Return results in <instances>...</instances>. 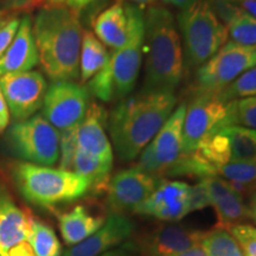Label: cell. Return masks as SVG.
<instances>
[{"mask_svg":"<svg viewBox=\"0 0 256 256\" xmlns=\"http://www.w3.org/2000/svg\"><path fill=\"white\" fill-rule=\"evenodd\" d=\"M174 92H144L119 101L108 116L112 146L121 162L136 159L174 110Z\"/></svg>","mask_w":256,"mask_h":256,"instance_id":"6da1fadb","label":"cell"},{"mask_svg":"<svg viewBox=\"0 0 256 256\" xmlns=\"http://www.w3.org/2000/svg\"><path fill=\"white\" fill-rule=\"evenodd\" d=\"M40 63L52 82L80 78L82 25L78 12L66 5H44L32 22Z\"/></svg>","mask_w":256,"mask_h":256,"instance_id":"7a4b0ae2","label":"cell"},{"mask_svg":"<svg viewBox=\"0 0 256 256\" xmlns=\"http://www.w3.org/2000/svg\"><path fill=\"white\" fill-rule=\"evenodd\" d=\"M142 56L145 78L142 92H174L184 76V54L174 17L168 8L152 5L144 14Z\"/></svg>","mask_w":256,"mask_h":256,"instance_id":"3957f363","label":"cell"},{"mask_svg":"<svg viewBox=\"0 0 256 256\" xmlns=\"http://www.w3.org/2000/svg\"><path fill=\"white\" fill-rule=\"evenodd\" d=\"M130 34L122 48L114 50L106 66L88 81L87 89L102 102L121 101L136 87L142 64L145 22L142 8L128 2Z\"/></svg>","mask_w":256,"mask_h":256,"instance_id":"277c9868","label":"cell"},{"mask_svg":"<svg viewBox=\"0 0 256 256\" xmlns=\"http://www.w3.org/2000/svg\"><path fill=\"white\" fill-rule=\"evenodd\" d=\"M11 177L22 197L40 208L72 203L90 191V184L74 171L18 162L11 166Z\"/></svg>","mask_w":256,"mask_h":256,"instance_id":"5b68a950","label":"cell"},{"mask_svg":"<svg viewBox=\"0 0 256 256\" xmlns=\"http://www.w3.org/2000/svg\"><path fill=\"white\" fill-rule=\"evenodd\" d=\"M184 66L198 69L228 42V28L217 17L208 0H198L182 10L177 17Z\"/></svg>","mask_w":256,"mask_h":256,"instance_id":"8992f818","label":"cell"},{"mask_svg":"<svg viewBox=\"0 0 256 256\" xmlns=\"http://www.w3.org/2000/svg\"><path fill=\"white\" fill-rule=\"evenodd\" d=\"M232 124H235V101L226 100L220 92L194 89L185 112L183 156L194 152L206 136Z\"/></svg>","mask_w":256,"mask_h":256,"instance_id":"52a82bcc","label":"cell"},{"mask_svg":"<svg viewBox=\"0 0 256 256\" xmlns=\"http://www.w3.org/2000/svg\"><path fill=\"white\" fill-rule=\"evenodd\" d=\"M4 142L12 156L25 162L52 166L60 159V132L42 114L11 124Z\"/></svg>","mask_w":256,"mask_h":256,"instance_id":"ba28073f","label":"cell"},{"mask_svg":"<svg viewBox=\"0 0 256 256\" xmlns=\"http://www.w3.org/2000/svg\"><path fill=\"white\" fill-rule=\"evenodd\" d=\"M185 112L186 102H182L174 108L164 126L140 153L136 165L138 168L153 177L162 178L183 156Z\"/></svg>","mask_w":256,"mask_h":256,"instance_id":"9c48e42d","label":"cell"},{"mask_svg":"<svg viewBox=\"0 0 256 256\" xmlns=\"http://www.w3.org/2000/svg\"><path fill=\"white\" fill-rule=\"evenodd\" d=\"M255 66L256 48L226 42L215 55L197 69L196 89L220 92Z\"/></svg>","mask_w":256,"mask_h":256,"instance_id":"30bf717a","label":"cell"},{"mask_svg":"<svg viewBox=\"0 0 256 256\" xmlns=\"http://www.w3.org/2000/svg\"><path fill=\"white\" fill-rule=\"evenodd\" d=\"M89 90L75 82H52L43 102V116L58 132L78 126L89 108Z\"/></svg>","mask_w":256,"mask_h":256,"instance_id":"8fae6325","label":"cell"},{"mask_svg":"<svg viewBox=\"0 0 256 256\" xmlns=\"http://www.w3.org/2000/svg\"><path fill=\"white\" fill-rule=\"evenodd\" d=\"M0 90L12 116L24 121L43 107L48 83L43 74L32 70L8 74L0 78Z\"/></svg>","mask_w":256,"mask_h":256,"instance_id":"7c38bea8","label":"cell"},{"mask_svg":"<svg viewBox=\"0 0 256 256\" xmlns=\"http://www.w3.org/2000/svg\"><path fill=\"white\" fill-rule=\"evenodd\" d=\"M162 178L153 177L133 166L118 172L110 179L107 190V206L110 212L124 214L134 211L152 194Z\"/></svg>","mask_w":256,"mask_h":256,"instance_id":"4fadbf2b","label":"cell"},{"mask_svg":"<svg viewBox=\"0 0 256 256\" xmlns=\"http://www.w3.org/2000/svg\"><path fill=\"white\" fill-rule=\"evenodd\" d=\"M188 198L190 185L180 180L162 179L151 196L133 212L164 222H177L190 214Z\"/></svg>","mask_w":256,"mask_h":256,"instance_id":"5bb4252c","label":"cell"},{"mask_svg":"<svg viewBox=\"0 0 256 256\" xmlns=\"http://www.w3.org/2000/svg\"><path fill=\"white\" fill-rule=\"evenodd\" d=\"M133 232L134 223L130 217L124 214L110 212L98 232L66 249L62 256H101L126 242Z\"/></svg>","mask_w":256,"mask_h":256,"instance_id":"9a60e30c","label":"cell"},{"mask_svg":"<svg viewBox=\"0 0 256 256\" xmlns=\"http://www.w3.org/2000/svg\"><path fill=\"white\" fill-rule=\"evenodd\" d=\"M202 180L206 185L210 206L216 211L217 228L228 229L249 218L243 194L232 183L220 177H206Z\"/></svg>","mask_w":256,"mask_h":256,"instance_id":"2e32d148","label":"cell"},{"mask_svg":"<svg viewBox=\"0 0 256 256\" xmlns=\"http://www.w3.org/2000/svg\"><path fill=\"white\" fill-rule=\"evenodd\" d=\"M108 114L104 107L90 104L78 126V147L81 151L113 164V146L106 134Z\"/></svg>","mask_w":256,"mask_h":256,"instance_id":"e0dca14e","label":"cell"},{"mask_svg":"<svg viewBox=\"0 0 256 256\" xmlns=\"http://www.w3.org/2000/svg\"><path fill=\"white\" fill-rule=\"evenodd\" d=\"M40 62L32 18L25 14L20 19L18 31L8 50L0 58V75L30 72Z\"/></svg>","mask_w":256,"mask_h":256,"instance_id":"ac0fdd59","label":"cell"},{"mask_svg":"<svg viewBox=\"0 0 256 256\" xmlns=\"http://www.w3.org/2000/svg\"><path fill=\"white\" fill-rule=\"evenodd\" d=\"M204 235L206 232L168 224L156 229L147 240L145 247L153 256H172L200 244Z\"/></svg>","mask_w":256,"mask_h":256,"instance_id":"d6986e66","label":"cell"},{"mask_svg":"<svg viewBox=\"0 0 256 256\" xmlns=\"http://www.w3.org/2000/svg\"><path fill=\"white\" fill-rule=\"evenodd\" d=\"M30 220L31 216L16 206L8 190L0 192V255L5 256L12 247L26 241Z\"/></svg>","mask_w":256,"mask_h":256,"instance_id":"ffe728a7","label":"cell"},{"mask_svg":"<svg viewBox=\"0 0 256 256\" xmlns=\"http://www.w3.org/2000/svg\"><path fill=\"white\" fill-rule=\"evenodd\" d=\"M95 36L104 46L118 50L128 42L130 34V20L128 2H118L102 11L95 19Z\"/></svg>","mask_w":256,"mask_h":256,"instance_id":"44dd1931","label":"cell"},{"mask_svg":"<svg viewBox=\"0 0 256 256\" xmlns=\"http://www.w3.org/2000/svg\"><path fill=\"white\" fill-rule=\"evenodd\" d=\"M106 222L104 214H94L86 206H76L58 215V226L64 243L69 247L98 232Z\"/></svg>","mask_w":256,"mask_h":256,"instance_id":"7402d4cb","label":"cell"},{"mask_svg":"<svg viewBox=\"0 0 256 256\" xmlns=\"http://www.w3.org/2000/svg\"><path fill=\"white\" fill-rule=\"evenodd\" d=\"M110 54L90 31H83L80 52V78L87 83L107 64Z\"/></svg>","mask_w":256,"mask_h":256,"instance_id":"603a6c76","label":"cell"},{"mask_svg":"<svg viewBox=\"0 0 256 256\" xmlns=\"http://www.w3.org/2000/svg\"><path fill=\"white\" fill-rule=\"evenodd\" d=\"M112 168V162H104L78 148L74 159L72 171L87 179L90 184V190L94 194H101L107 190Z\"/></svg>","mask_w":256,"mask_h":256,"instance_id":"cb8c5ba5","label":"cell"},{"mask_svg":"<svg viewBox=\"0 0 256 256\" xmlns=\"http://www.w3.org/2000/svg\"><path fill=\"white\" fill-rule=\"evenodd\" d=\"M220 130L229 140L232 162H256V130L232 124Z\"/></svg>","mask_w":256,"mask_h":256,"instance_id":"d4e9b609","label":"cell"},{"mask_svg":"<svg viewBox=\"0 0 256 256\" xmlns=\"http://www.w3.org/2000/svg\"><path fill=\"white\" fill-rule=\"evenodd\" d=\"M26 241L34 256H62V246L55 230L43 220L31 217Z\"/></svg>","mask_w":256,"mask_h":256,"instance_id":"484cf974","label":"cell"},{"mask_svg":"<svg viewBox=\"0 0 256 256\" xmlns=\"http://www.w3.org/2000/svg\"><path fill=\"white\" fill-rule=\"evenodd\" d=\"M216 177L228 180L243 194L256 185V162H229L217 170Z\"/></svg>","mask_w":256,"mask_h":256,"instance_id":"4316f807","label":"cell"},{"mask_svg":"<svg viewBox=\"0 0 256 256\" xmlns=\"http://www.w3.org/2000/svg\"><path fill=\"white\" fill-rule=\"evenodd\" d=\"M200 244L208 256H244L236 240L228 230L222 228L206 232Z\"/></svg>","mask_w":256,"mask_h":256,"instance_id":"83f0119b","label":"cell"},{"mask_svg":"<svg viewBox=\"0 0 256 256\" xmlns=\"http://www.w3.org/2000/svg\"><path fill=\"white\" fill-rule=\"evenodd\" d=\"M226 26L234 43L256 48V18L252 16L238 8Z\"/></svg>","mask_w":256,"mask_h":256,"instance_id":"f1b7e54d","label":"cell"},{"mask_svg":"<svg viewBox=\"0 0 256 256\" xmlns=\"http://www.w3.org/2000/svg\"><path fill=\"white\" fill-rule=\"evenodd\" d=\"M220 92L228 101L256 98V66L240 75L235 81Z\"/></svg>","mask_w":256,"mask_h":256,"instance_id":"f546056e","label":"cell"},{"mask_svg":"<svg viewBox=\"0 0 256 256\" xmlns=\"http://www.w3.org/2000/svg\"><path fill=\"white\" fill-rule=\"evenodd\" d=\"M78 126H74L60 132V168L72 171L74 159L78 152Z\"/></svg>","mask_w":256,"mask_h":256,"instance_id":"4dcf8cb0","label":"cell"},{"mask_svg":"<svg viewBox=\"0 0 256 256\" xmlns=\"http://www.w3.org/2000/svg\"><path fill=\"white\" fill-rule=\"evenodd\" d=\"M236 240L244 256H256V232L254 226L236 224L226 229Z\"/></svg>","mask_w":256,"mask_h":256,"instance_id":"1f68e13d","label":"cell"},{"mask_svg":"<svg viewBox=\"0 0 256 256\" xmlns=\"http://www.w3.org/2000/svg\"><path fill=\"white\" fill-rule=\"evenodd\" d=\"M235 124L256 130V98L235 101Z\"/></svg>","mask_w":256,"mask_h":256,"instance_id":"d6a6232c","label":"cell"},{"mask_svg":"<svg viewBox=\"0 0 256 256\" xmlns=\"http://www.w3.org/2000/svg\"><path fill=\"white\" fill-rule=\"evenodd\" d=\"M19 24H20V18L16 16L6 14L0 18V58L14 40Z\"/></svg>","mask_w":256,"mask_h":256,"instance_id":"836d02e7","label":"cell"},{"mask_svg":"<svg viewBox=\"0 0 256 256\" xmlns=\"http://www.w3.org/2000/svg\"><path fill=\"white\" fill-rule=\"evenodd\" d=\"M188 206H190V212L191 211L203 210L206 208L210 206L209 196L204 185V182L200 180L197 184L190 186V198H188Z\"/></svg>","mask_w":256,"mask_h":256,"instance_id":"e575fe53","label":"cell"},{"mask_svg":"<svg viewBox=\"0 0 256 256\" xmlns=\"http://www.w3.org/2000/svg\"><path fill=\"white\" fill-rule=\"evenodd\" d=\"M140 248L136 242L126 241L101 256H138Z\"/></svg>","mask_w":256,"mask_h":256,"instance_id":"d590c367","label":"cell"},{"mask_svg":"<svg viewBox=\"0 0 256 256\" xmlns=\"http://www.w3.org/2000/svg\"><path fill=\"white\" fill-rule=\"evenodd\" d=\"M0 5L8 10H28L40 5V0H0Z\"/></svg>","mask_w":256,"mask_h":256,"instance_id":"8d00e7d4","label":"cell"},{"mask_svg":"<svg viewBox=\"0 0 256 256\" xmlns=\"http://www.w3.org/2000/svg\"><path fill=\"white\" fill-rule=\"evenodd\" d=\"M5 256H34V252L28 242L23 241L10 249Z\"/></svg>","mask_w":256,"mask_h":256,"instance_id":"74e56055","label":"cell"},{"mask_svg":"<svg viewBox=\"0 0 256 256\" xmlns=\"http://www.w3.org/2000/svg\"><path fill=\"white\" fill-rule=\"evenodd\" d=\"M10 122V110L6 101L2 96V92L0 90V134L8 128Z\"/></svg>","mask_w":256,"mask_h":256,"instance_id":"f35d334b","label":"cell"},{"mask_svg":"<svg viewBox=\"0 0 256 256\" xmlns=\"http://www.w3.org/2000/svg\"><path fill=\"white\" fill-rule=\"evenodd\" d=\"M228 2L256 18V0H228Z\"/></svg>","mask_w":256,"mask_h":256,"instance_id":"ab89813d","label":"cell"},{"mask_svg":"<svg viewBox=\"0 0 256 256\" xmlns=\"http://www.w3.org/2000/svg\"><path fill=\"white\" fill-rule=\"evenodd\" d=\"M172 256H208L206 249L203 248V246L200 244H196L194 247H192L188 250H185L183 252H179V254L172 255Z\"/></svg>","mask_w":256,"mask_h":256,"instance_id":"60d3db41","label":"cell"},{"mask_svg":"<svg viewBox=\"0 0 256 256\" xmlns=\"http://www.w3.org/2000/svg\"><path fill=\"white\" fill-rule=\"evenodd\" d=\"M92 2H95V0H64L63 5L72 8L74 11L78 12L80 10L86 8V6H88L89 4H92Z\"/></svg>","mask_w":256,"mask_h":256,"instance_id":"b9f144b4","label":"cell"},{"mask_svg":"<svg viewBox=\"0 0 256 256\" xmlns=\"http://www.w3.org/2000/svg\"><path fill=\"white\" fill-rule=\"evenodd\" d=\"M165 5H170V6H174L179 10H184L188 8V6L194 4V2H198V0H162Z\"/></svg>","mask_w":256,"mask_h":256,"instance_id":"7bdbcfd3","label":"cell"},{"mask_svg":"<svg viewBox=\"0 0 256 256\" xmlns=\"http://www.w3.org/2000/svg\"><path fill=\"white\" fill-rule=\"evenodd\" d=\"M248 206V210H249V218L254 220V223L256 224V191L252 192L250 194V198H249V203Z\"/></svg>","mask_w":256,"mask_h":256,"instance_id":"ee69618b","label":"cell"},{"mask_svg":"<svg viewBox=\"0 0 256 256\" xmlns=\"http://www.w3.org/2000/svg\"><path fill=\"white\" fill-rule=\"evenodd\" d=\"M128 2H130V4H134V5H136L138 8H142L144 6H152V5H154L156 2H158V0H128Z\"/></svg>","mask_w":256,"mask_h":256,"instance_id":"f6af8a7d","label":"cell"},{"mask_svg":"<svg viewBox=\"0 0 256 256\" xmlns=\"http://www.w3.org/2000/svg\"><path fill=\"white\" fill-rule=\"evenodd\" d=\"M42 5H63L64 0H40Z\"/></svg>","mask_w":256,"mask_h":256,"instance_id":"bcb514c9","label":"cell"},{"mask_svg":"<svg viewBox=\"0 0 256 256\" xmlns=\"http://www.w3.org/2000/svg\"><path fill=\"white\" fill-rule=\"evenodd\" d=\"M4 190H8V188H6V185L4 183V180H2V176H0V192L4 191Z\"/></svg>","mask_w":256,"mask_h":256,"instance_id":"7dc6e473","label":"cell"},{"mask_svg":"<svg viewBox=\"0 0 256 256\" xmlns=\"http://www.w3.org/2000/svg\"><path fill=\"white\" fill-rule=\"evenodd\" d=\"M6 14H8V12H6L5 10H0V18L4 17V16H6Z\"/></svg>","mask_w":256,"mask_h":256,"instance_id":"c3c4849f","label":"cell"},{"mask_svg":"<svg viewBox=\"0 0 256 256\" xmlns=\"http://www.w3.org/2000/svg\"><path fill=\"white\" fill-rule=\"evenodd\" d=\"M252 191H256V185L254 186V188H252Z\"/></svg>","mask_w":256,"mask_h":256,"instance_id":"681fc988","label":"cell"},{"mask_svg":"<svg viewBox=\"0 0 256 256\" xmlns=\"http://www.w3.org/2000/svg\"><path fill=\"white\" fill-rule=\"evenodd\" d=\"M254 230H255V232H256V228H254Z\"/></svg>","mask_w":256,"mask_h":256,"instance_id":"f907efd6","label":"cell"},{"mask_svg":"<svg viewBox=\"0 0 256 256\" xmlns=\"http://www.w3.org/2000/svg\"><path fill=\"white\" fill-rule=\"evenodd\" d=\"M0 256H2V255H0Z\"/></svg>","mask_w":256,"mask_h":256,"instance_id":"816d5d0a","label":"cell"}]
</instances>
